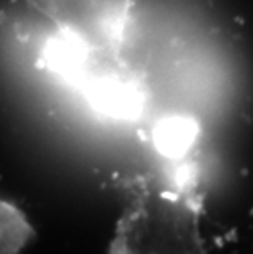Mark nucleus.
Masks as SVG:
<instances>
[{"instance_id": "nucleus-1", "label": "nucleus", "mask_w": 253, "mask_h": 254, "mask_svg": "<svg viewBox=\"0 0 253 254\" xmlns=\"http://www.w3.org/2000/svg\"><path fill=\"white\" fill-rule=\"evenodd\" d=\"M31 230L23 217L10 205H2V254H17L25 245Z\"/></svg>"}]
</instances>
